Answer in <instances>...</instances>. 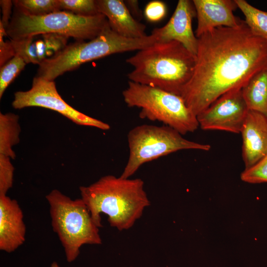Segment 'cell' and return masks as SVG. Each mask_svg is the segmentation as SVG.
<instances>
[{"instance_id": "6da1fadb", "label": "cell", "mask_w": 267, "mask_h": 267, "mask_svg": "<svg viewBox=\"0 0 267 267\" xmlns=\"http://www.w3.org/2000/svg\"><path fill=\"white\" fill-rule=\"evenodd\" d=\"M197 39L194 72L179 94L196 116L267 69V42L253 34L244 20L238 27H218Z\"/></svg>"}, {"instance_id": "7a4b0ae2", "label": "cell", "mask_w": 267, "mask_h": 267, "mask_svg": "<svg viewBox=\"0 0 267 267\" xmlns=\"http://www.w3.org/2000/svg\"><path fill=\"white\" fill-rule=\"evenodd\" d=\"M81 199L98 227L100 214H106L110 225L120 231L131 228L150 205L141 178L113 175L101 177L89 186L80 187Z\"/></svg>"}, {"instance_id": "3957f363", "label": "cell", "mask_w": 267, "mask_h": 267, "mask_svg": "<svg viewBox=\"0 0 267 267\" xmlns=\"http://www.w3.org/2000/svg\"><path fill=\"white\" fill-rule=\"evenodd\" d=\"M129 81L179 95L191 79L196 56L178 42H156L126 60Z\"/></svg>"}, {"instance_id": "277c9868", "label": "cell", "mask_w": 267, "mask_h": 267, "mask_svg": "<svg viewBox=\"0 0 267 267\" xmlns=\"http://www.w3.org/2000/svg\"><path fill=\"white\" fill-rule=\"evenodd\" d=\"M157 42L156 37L151 34L140 39L123 37L114 32L108 25L93 39L71 44L45 60L39 65L36 76L54 81L83 63L113 54L138 51Z\"/></svg>"}, {"instance_id": "5b68a950", "label": "cell", "mask_w": 267, "mask_h": 267, "mask_svg": "<svg viewBox=\"0 0 267 267\" xmlns=\"http://www.w3.org/2000/svg\"><path fill=\"white\" fill-rule=\"evenodd\" d=\"M45 198L53 230L59 237L68 262L77 259L83 245L102 244L99 227L81 198L72 200L57 189L51 190Z\"/></svg>"}, {"instance_id": "8992f818", "label": "cell", "mask_w": 267, "mask_h": 267, "mask_svg": "<svg viewBox=\"0 0 267 267\" xmlns=\"http://www.w3.org/2000/svg\"><path fill=\"white\" fill-rule=\"evenodd\" d=\"M108 25L107 18L101 13L84 16L59 11L44 15L33 16L14 10L5 32L11 40L56 34L72 37L78 41H84L97 37Z\"/></svg>"}, {"instance_id": "52a82bcc", "label": "cell", "mask_w": 267, "mask_h": 267, "mask_svg": "<svg viewBox=\"0 0 267 267\" xmlns=\"http://www.w3.org/2000/svg\"><path fill=\"white\" fill-rule=\"evenodd\" d=\"M122 95L128 107L141 109L140 118L162 122L182 135L199 127L197 116L179 95L130 81Z\"/></svg>"}, {"instance_id": "ba28073f", "label": "cell", "mask_w": 267, "mask_h": 267, "mask_svg": "<svg viewBox=\"0 0 267 267\" xmlns=\"http://www.w3.org/2000/svg\"><path fill=\"white\" fill-rule=\"evenodd\" d=\"M178 132L167 126L142 125L128 134L129 156L121 175L124 178L133 176L143 164L163 156L185 149L208 151L210 145L185 139Z\"/></svg>"}, {"instance_id": "9c48e42d", "label": "cell", "mask_w": 267, "mask_h": 267, "mask_svg": "<svg viewBox=\"0 0 267 267\" xmlns=\"http://www.w3.org/2000/svg\"><path fill=\"white\" fill-rule=\"evenodd\" d=\"M12 106L16 109L32 106L43 107L55 111L79 125L102 130L110 129L109 124L89 116L67 104L58 93L54 81L37 76L34 78L30 89L14 93Z\"/></svg>"}, {"instance_id": "30bf717a", "label": "cell", "mask_w": 267, "mask_h": 267, "mask_svg": "<svg viewBox=\"0 0 267 267\" xmlns=\"http://www.w3.org/2000/svg\"><path fill=\"white\" fill-rule=\"evenodd\" d=\"M248 111L241 88H238L222 95L197 118L203 130L240 134Z\"/></svg>"}, {"instance_id": "8fae6325", "label": "cell", "mask_w": 267, "mask_h": 267, "mask_svg": "<svg viewBox=\"0 0 267 267\" xmlns=\"http://www.w3.org/2000/svg\"><path fill=\"white\" fill-rule=\"evenodd\" d=\"M195 16L192 1L179 0L167 23L153 29L151 34L156 37L158 42H178L196 56L198 39L192 28V19Z\"/></svg>"}, {"instance_id": "7c38bea8", "label": "cell", "mask_w": 267, "mask_h": 267, "mask_svg": "<svg viewBox=\"0 0 267 267\" xmlns=\"http://www.w3.org/2000/svg\"><path fill=\"white\" fill-rule=\"evenodd\" d=\"M197 26L195 31L197 38L220 27L234 28L243 20L235 16L237 8L234 0H193Z\"/></svg>"}, {"instance_id": "4fadbf2b", "label": "cell", "mask_w": 267, "mask_h": 267, "mask_svg": "<svg viewBox=\"0 0 267 267\" xmlns=\"http://www.w3.org/2000/svg\"><path fill=\"white\" fill-rule=\"evenodd\" d=\"M240 134L242 159L247 169L267 155V117L249 110Z\"/></svg>"}, {"instance_id": "5bb4252c", "label": "cell", "mask_w": 267, "mask_h": 267, "mask_svg": "<svg viewBox=\"0 0 267 267\" xmlns=\"http://www.w3.org/2000/svg\"><path fill=\"white\" fill-rule=\"evenodd\" d=\"M26 227L18 202L0 195V250L10 253L25 241Z\"/></svg>"}, {"instance_id": "9a60e30c", "label": "cell", "mask_w": 267, "mask_h": 267, "mask_svg": "<svg viewBox=\"0 0 267 267\" xmlns=\"http://www.w3.org/2000/svg\"><path fill=\"white\" fill-rule=\"evenodd\" d=\"M33 36L16 40H10L15 55L21 56L26 63L40 65L66 46L67 37L56 34Z\"/></svg>"}, {"instance_id": "2e32d148", "label": "cell", "mask_w": 267, "mask_h": 267, "mask_svg": "<svg viewBox=\"0 0 267 267\" xmlns=\"http://www.w3.org/2000/svg\"><path fill=\"white\" fill-rule=\"evenodd\" d=\"M98 12L107 19L111 29L121 36L140 39L147 35L146 26L131 14L122 0H96Z\"/></svg>"}, {"instance_id": "e0dca14e", "label": "cell", "mask_w": 267, "mask_h": 267, "mask_svg": "<svg viewBox=\"0 0 267 267\" xmlns=\"http://www.w3.org/2000/svg\"><path fill=\"white\" fill-rule=\"evenodd\" d=\"M241 89L248 110L267 117V69L255 74Z\"/></svg>"}, {"instance_id": "ac0fdd59", "label": "cell", "mask_w": 267, "mask_h": 267, "mask_svg": "<svg viewBox=\"0 0 267 267\" xmlns=\"http://www.w3.org/2000/svg\"><path fill=\"white\" fill-rule=\"evenodd\" d=\"M18 115L13 113H0V154L14 159L12 147L20 141L21 127Z\"/></svg>"}, {"instance_id": "d6986e66", "label": "cell", "mask_w": 267, "mask_h": 267, "mask_svg": "<svg viewBox=\"0 0 267 267\" xmlns=\"http://www.w3.org/2000/svg\"><path fill=\"white\" fill-rule=\"evenodd\" d=\"M234 0L253 34L267 42V11L256 8L245 0Z\"/></svg>"}, {"instance_id": "ffe728a7", "label": "cell", "mask_w": 267, "mask_h": 267, "mask_svg": "<svg viewBox=\"0 0 267 267\" xmlns=\"http://www.w3.org/2000/svg\"><path fill=\"white\" fill-rule=\"evenodd\" d=\"M15 10L33 16H41L61 11L59 0H15Z\"/></svg>"}, {"instance_id": "44dd1931", "label": "cell", "mask_w": 267, "mask_h": 267, "mask_svg": "<svg viewBox=\"0 0 267 267\" xmlns=\"http://www.w3.org/2000/svg\"><path fill=\"white\" fill-rule=\"evenodd\" d=\"M26 62L21 56L15 55L0 70V98L8 86L24 68Z\"/></svg>"}, {"instance_id": "7402d4cb", "label": "cell", "mask_w": 267, "mask_h": 267, "mask_svg": "<svg viewBox=\"0 0 267 267\" xmlns=\"http://www.w3.org/2000/svg\"><path fill=\"white\" fill-rule=\"evenodd\" d=\"M61 11H66L84 16L100 14L96 0H59Z\"/></svg>"}, {"instance_id": "603a6c76", "label": "cell", "mask_w": 267, "mask_h": 267, "mask_svg": "<svg viewBox=\"0 0 267 267\" xmlns=\"http://www.w3.org/2000/svg\"><path fill=\"white\" fill-rule=\"evenodd\" d=\"M240 178L250 183L267 182V155L252 167L244 169Z\"/></svg>"}, {"instance_id": "cb8c5ba5", "label": "cell", "mask_w": 267, "mask_h": 267, "mask_svg": "<svg viewBox=\"0 0 267 267\" xmlns=\"http://www.w3.org/2000/svg\"><path fill=\"white\" fill-rule=\"evenodd\" d=\"M11 159L0 154V195H6L13 185L14 167Z\"/></svg>"}, {"instance_id": "d4e9b609", "label": "cell", "mask_w": 267, "mask_h": 267, "mask_svg": "<svg viewBox=\"0 0 267 267\" xmlns=\"http://www.w3.org/2000/svg\"><path fill=\"white\" fill-rule=\"evenodd\" d=\"M166 6L164 2L153 0L146 5L144 15L148 21L155 22L162 20L166 15Z\"/></svg>"}, {"instance_id": "484cf974", "label": "cell", "mask_w": 267, "mask_h": 267, "mask_svg": "<svg viewBox=\"0 0 267 267\" xmlns=\"http://www.w3.org/2000/svg\"><path fill=\"white\" fill-rule=\"evenodd\" d=\"M6 35L5 30L0 23V65L3 66L14 56L10 41H4L3 37Z\"/></svg>"}, {"instance_id": "4316f807", "label": "cell", "mask_w": 267, "mask_h": 267, "mask_svg": "<svg viewBox=\"0 0 267 267\" xmlns=\"http://www.w3.org/2000/svg\"><path fill=\"white\" fill-rule=\"evenodd\" d=\"M0 5L2 9V20L0 23L2 24L5 30L8 25L11 19V9L13 4L12 1L11 0H0Z\"/></svg>"}, {"instance_id": "83f0119b", "label": "cell", "mask_w": 267, "mask_h": 267, "mask_svg": "<svg viewBox=\"0 0 267 267\" xmlns=\"http://www.w3.org/2000/svg\"><path fill=\"white\" fill-rule=\"evenodd\" d=\"M124 2L132 16L137 20L141 19L142 17V11L139 8L138 0H126Z\"/></svg>"}, {"instance_id": "f1b7e54d", "label": "cell", "mask_w": 267, "mask_h": 267, "mask_svg": "<svg viewBox=\"0 0 267 267\" xmlns=\"http://www.w3.org/2000/svg\"><path fill=\"white\" fill-rule=\"evenodd\" d=\"M50 267H60L59 265L58 264V263L56 262H53L51 266H50Z\"/></svg>"}]
</instances>
